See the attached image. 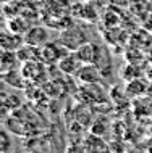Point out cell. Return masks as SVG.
<instances>
[{"label":"cell","mask_w":152,"mask_h":153,"mask_svg":"<svg viewBox=\"0 0 152 153\" xmlns=\"http://www.w3.org/2000/svg\"><path fill=\"white\" fill-rule=\"evenodd\" d=\"M21 63H26V61H34V60H40V47H34V45H29L24 42L21 47L16 50Z\"/></svg>","instance_id":"7c38bea8"},{"label":"cell","mask_w":152,"mask_h":153,"mask_svg":"<svg viewBox=\"0 0 152 153\" xmlns=\"http://www.w3.org/2000/svg\"><path fill=\"white\" fill-rule=\"evenodd\" d=\"M0 71L8 73V71H15V69L21 68V60H19L18 53L15 50H2V58H0Z\"/></svg>","instance_id":"9c48e42d"},{"label":"cell","mask_w":152,"mask_h":153,"mask_svg":"<svg viewBox=\"0 0 152 153\" xmlns=\"http://www.w3.org/2000/svg\"><path fill=\"white\" fill-rule=\"evenodd\" d=\"M23 44H24V36L15 34L8 27L0 36V47H2V50H15L16 52Z\"/></svg>","instance_id":"ba28073f"},{"label":"cell","mask_w":152,"mask_h":153,"mask_svg":"<svg viewBox=\"0 0 152 153\" xmlns=\"http://www.w3.org/2000/svg\"><path fill=\"white\" fill-rule=\"evenodd\" d=\"M49 37H50V34H49L47 27L40 26V24H32L28 29V32L24 34V42L29 45H34V47H42L47 42H50Z\"/></svg>","instance_id":"5b68a950"},{"label":"cell","mask_w":152,"mask_h":153,"mask_svg":"<svg viewBox=\"0 0 152 153\" xmlns=\"http://www.w3.org/2000/svg\"><path fill=\"white\" fill-rule=\"evenodd\" d=\"M31 26H32V24H29L28 18H24V16H21V15H16V16H13V18L7 19V27L11 32H15V34L24 36Z\"/></svg>","instance_id":"8fae6325"},{"label":"cell","mask_w":152,"mask_h":153,"mask_svg":"<svg viewBox=\"0 0 152 153\" xmlns=\"http://www.w3.org/2000/svg\"><path fill=\"white\" fill-rule=\"evenodd\" d=\"M75 76L83 82V84H97V82L100 81L102 71L99 69L97 65H83L78 69V73Z\"/></svg>","instance_id":"52a82bcc"},{"label":"cell","mask_w":152,"mask_h":153,"mask_svg":"<svg viewBox=\"0 0 152 153\" xmlns=\"http://www.w3.org/2000/svg\"><path fill=\"white\" fill-rule=\"evenodd\" d=\"M147 87H149V84H147L142 77H136V79L128 82L126 92H128V95H131V97H141V95H146Z\"/></svg>","instance_id":"4fadbf2b"},{"label":"cell","mask_w":152,"mask_h":153,"mask_svg":"<svg viewBox=\"0 0 152 153\" xmlns=\"http://www.w3.org/2000/svg\"><path fill=\"white\" fill-rule=\"evenodd\" d=\"M21 73L24 76V79L29 82L31 85H39L47 79V71H46V63L40 60L34 61H26L21 65Z\"/></svg>","instance_id":"7a4b0ae2"},{"label":"cell","mask_w":152,"mask_h":153,"mask_svg":"<svg viewBox=\"0 0 152 153\" xmlns=\"http://www.w3.org/2000/svg\"><path fill=\"white\" fill-rule=\"evenodd\" d=\"M2 105H3V111H7V110L13 111V110H16L19 105H21V100H19L16 95H3Z\"/></svg>","instance_id":"5bb4252c"},{"label":"cell","mask_w":152,"mask_h":153,"mask_svg":"<svg viewBox=\"0 0 152 153\" xmlns=\"http://www.w3.org/2000/svg\"><path fill=\"white\" fill-rule=\"evenodd\" d=\"M68 52L71 50H68L60 42H47L46 45L40 47V61H44L46 65H57Z\"/></svg>","instance_id":"3957f363"},{"label":"cell","mask_w":152,"mask_h":153,"mask_svg":"<svg viewBox=\"0 0 152 153\" xmlns=\"http://www.w3.org/2000/svg\"><path fill=\"white\" fill-rule=\"evenodd\" d=\"M75 53L78 55V58L81 60L83 65H97L99 66L102 56H104V53H102L99 45L94 44V42H89V40L86 44H83L81 47H78L75 50Z\"/></svg>","instance_id":"277c9868"},{"label":"cell","mask_w":152,"mask_h":153,"mask_svg":"<svg viewBox=\"0 0 152 153\" xmlns=\"http://www.w3.org/2000/svg\"><path fill=\"white\" fill-rule=\"evenodd\" d=\"M58 42L61 45L68 48V50L75 52L78 47H81L83 44L88 42V32L83 26H78V24H71V26L65 27V31L60 34Z\"/></svg>","instance_id":"6da1fadb"},{"label":"cell","mask_w":152,"mask_h":153,"mask_svg":"<svg viewBox=\"0 0 152 153\" xmlns=\"http://www.w3.org/2000/svg\"><path fill=\"white\" fill-rule=\"evenodd\" d=\"M57 66H58L60 73H63L65 76H75L78 73V69L83 66V63H81V60L78 58V55L75 52H68L67 55L57 63Z\"/></svg>","instance_id":"8992f818"},{"label":"cell","mask_w":152,"mask_h":153,"mask_svg":"<svg viewBox=\"0 0 152 153\" xmlns=\"http://www.w3.org/2000/svg\"><path fill=\"white\" fill-rule=\"evenodd\" d=\"M3 3H8V2H13V0H2Z\"/></svg>","instance_id":"2e32d148"},{"label":"cell","mask_w":152,"mask_h":153,"mask_svg":"<svg viewBox=\"0 0 152 153\" xmlns=\"http://www.w3.org/2000/svg\"><path fill=\"white\" fill-rule=\"evenodd\" d=\"M11 148V139L5 129L0 131V153H7Z\"/></svg>","instance_id":"9a60e30c"},{"label":"cell","mask_w":152,"mask_h":153,"mask_svg":"<svg viewBox=\"0 0 152 153\" xmlns=\"http://www.w3.org/2000/svg\"><path fill=\"white\" fill-rule=\"evenodd\" d=\"M2 81L5 84L11 85L13 89H26L29 85V82L24 79L21 69H15V71H8V73H2Z\"/></svg>","instance_id":"30bf717a"}]
</instances>
